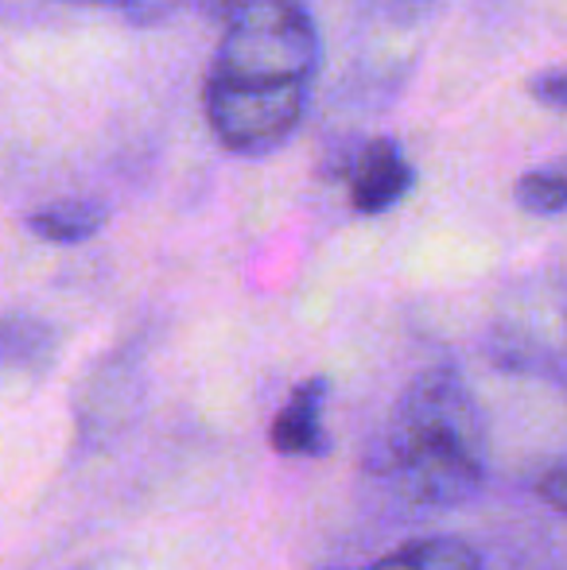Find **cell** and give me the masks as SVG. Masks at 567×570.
<instances>
[{"label":"cell","mask_w":567,"mask_h":570,"mask_svg":"<svg viewBox=\"0 0 567 570\" xmlns=\"http://www.w3.org/2000/svg\"><path fill=\"white\" fill-rule=\"evenodd\" d=\"M319 28L303 0H237L206 75L211 132L237 156L276 151L300 128L319 75Z\"/></svg>","instance_id":"1"},{"label":"cell","mask_w":567,"mask_h":570,"mask_svg":"<svg viewBox=\"0 0 567 570\" xmlns=\"http://www.w3.org/2000/svg\"><path fill=\"white\" fill-rule=\"evenodd\" d=\"M370 470L428 509L467 504L482 489L486 428L454 368H428L401 392L373 443Z\"/></svg>","instance_id":"2"},{"label":"cell","mask_w":567,"mask_h":570,"mask_svg":"<svg viewBox=\"0 0 567 570\" xmlns=\"http://www.w3.org/2000/svg\"><path fill=\"white\" fill-rule=\"evenodd\" d=\"M412 183H417V171H412L401 144L378 136L350 164V203L358 214H385L409 195Z\"/></svg>","instance_id":"3"},{"label":"cell","mask_w":567,"mask_h":570,"mask_svg":"<svg viewBox=\"0 0 567 570\" xmlns=\"http://www.w3.org/2000/svg\"><path fill=\"white\" fill-rule=\"evenodd\" d=\"M326 376H307L295 384V392L284 400V407L276 412L268 439L273 451L287 458H315L326 454V431H323V407H326Z\"/></svg>","instance_id":"4"},{"label":"cell","mask_w":567,"mask_h":570,"mask_svg":"<svg viewBox=\"0 0 567 570\" xmlns=\"http://www.w3.org/2000/svg\"><path fill=\"white\" fill-rule=\"evenodd\" d=\"M109 222V206L98 198H62L43 210H36L28 218V233H36L39 240H51V245H78V240H90L94 233H101Z\"/></svg>","instance_id":"5"},{"label":"cell","mask_w":567,"mask_h":570,"mask_svg":"<svg viewBox=\"0 0 567 570\" xmlns=\"http://www.w3.org/2000/svg\"><path fill=\"white\" fill-rule=\"evenodd\" d=\"M365 570H482V559L470 543L454 540V535H431V540L389 551Z\"/></svg>","instance_id":"6"},{"label":"cell","mask_w":567,"mask_h":570,"mask_svg":"<svg viewBox=\"0 0 567 570\" xmlns=\"http://www.w3.org/2000/svg\"><path fill=\"white\" fill-rule=\"evenodd\" d=\"M514 198L525 214H537V218H556L567 210V171L564 164L540 167V171H525L514 187Z\"/></svg>","instance_id":"7"},{"label":"cell","mask_w":567,"mask_h":570,"mask_svg":"<svg viewBox=\"0 0 567 570\" xmlns=\"http://www.w3.org/2000/svg\"><path fill=\"white\" fill-rule=\"evenodd\" d=\"M51 345V331L31 318H0V368L8 365H28V361L43 357Z\"/></svg>","instance_id":"8"},{"label":"cell","mask_w":567,"mask_h":570,"mask_svg":"<svg viewBox=\"0 0 567 570\" xmlns=\"http://www.w3.org/2000/svg\"><path fill=\"white\" fill-rule=\"evenodd\" d=\"M234 4H237V0H137V4L129 8V16L137 23H159V20H167V16H175V12H183V8H187V12L226 20Z\"/></svg>","instance_id":"9"},{"label":"cell","mask_w":567,"mask_h":570,"mask_svg":"<svg viewBox=\"0 0 567 570\" xmlns=\"http://www.w3.org/2000/svg\"><path fill=\"white\" fill-rule=\"evenodd\" d=\"M537 493L545 497V501L553 504L556 512H564V517H567V458H560V462H553L545 473H540Z\"/></svg>","instance_id":"10"},{"label":"cell","mask_w":567,"mask_h":570,"mask_svg":"<svg viewBox=\"0 0 567 570\" xmlns=\"http://www.w3.org/2000/svg\"><path fill=\"white\" fill-rule=\"evenodd\" d=\"M532 98L545 101L553 109H567V70H553V75H540L532 82Z\"/></svg>","instance_id":"11"},{"label":"cell","mask_w":567,"mask_h":570,"mask_svg":"<svg viewBox=\"0 0 567 570\" xmlns=\"http://www.w3.org/2000/svg\"><path fill=\"white\" fill-rule=\"evenodd\" d=\"M62 4H78V8H125L129 12L137 0H62Z\"/></svg>","instance_id":"12"},{"label":"cell","mask_w":567,"mask_h":570,"mask_svg":"<svg viewBox=\"0 0 567 570\" xmlns=\"http://www.w3.org/2000/svg\"><path fill=\"white\" fill-rule=\"evenodd\" d=\"M564 171H567V159H564Z\"/></svg>","instance_id":"13"}]
</instances>
